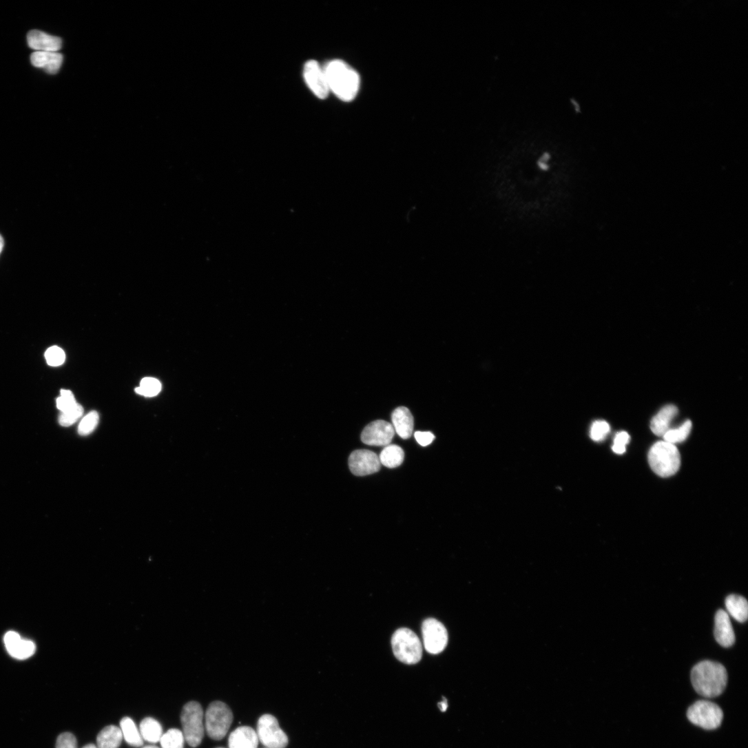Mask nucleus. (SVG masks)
<instances>
[{"instance_id":"22","label":"nucleus","mask_w":748,"mask_h":748,"mask_svg":"<svg viewBox=\"0 0 748 748\" xmlns=\"http://www.w3.org/2000/svg\"><path fill=\"white\" fill-rule=\"evenodd\" d=\"M120 729L123 738L132 747H140L143 745V738L135 722L129 717H124L120 722Z\"/></svg>"},{"instance_id":"10","label":"nucleus","mask_w":748,"mask_h":748,"mask_svg":"<svg viewBox=\"0 0 748 748\" xmlns=\"http://www.w3.org/2000/svg\"><path fill=\"white\" fill-rule=\"evenodd\" d=\"M395 435V430L391 423L378 420L365 427L361 439L368 446H387L393 441Z\"/></svg>"},{"instance_id":"3","label":"nucleus","mask_w":748,"mask_h":748,"mask_svg":"<svg viewBox=\"0 0 748 748\" xmlns=\"http://www.w3.org/2000/svg\"><path fill=\"white\" fill-rule=\"evenodd\" d=\"M649 462L652 470L659 476L667 477L675 475L680 468L681 457L674 444L659 441L649 453Z\"/></svg>"},{"instance_id":"6","label":"nucleus","mask_w":748,"mask_h":748,"mask_svg":"<svg viewBox=\"0 0 748 748\" xmlns=\"http://www.w3.org/2000/svg\"><path fill=\"white\" fill-rule=\"evenodd\" d=\"M233 713L225 703L215 701L209 705L205 714V729L209 738L222 740L227 734L232 721Z\"/></svg>"},{"instance_id":"24","label":"nucleus","mask_w":748,"mask_h":748,"mask_svg":"<svg viewBox=\"0 0 748 748\" xmlns=\"http://www.w3.org/2000/svg\"><path fill=\"white\" fill-rule=\"evenodd\" d=\"M405 453L404 450L397 445H388L382 452L380 459L381 464L390 468H397L404 462Z\"/></svg>"},{"instance_id":"30","label":"nucleus","mask_w":748,"mask_h":748,"mask_svg":"<svg viewBox=\"0 0 748 748\" xmlns=\"http://www.w3.org/2000/svg\"><path fill=\"white\" fill-rule=\"evenodd\" d=\"M45 358L48 364L52 366L62 365L65 360L64 351L56 346L49 348L45 352Z\"/></svg>"},{"instance_id":"8","label":"nucleus","mask_w":748,"mask_h":748,"mask_svg":"<svg viewBox=\"0 0 748 748\" xmlns=\"http://www.w3.org/2000/svg\"><path fill=\"white\" fill-rule=\"evenodd\" d=\"M259 740L267 748H286L289 738L280 727L278 719L271 714H264L258 723Z\"/></svg>"},{"instance_id":"13","label":"nucleus","mask_w":748,"mask_h":748,"mask_svg":"<svg viewBox=\"0 0 748 748\" xmlns=\"http://www.w3.org/2000/svg\"><path fill=\"white\" fill-rule=\"evenodd\" d=\"M714 636L716 642L725 648L731 647L735 643V634L729 616L723 610H718L716 614Z\"/></svg>"},{"instance_id":"35","label":"nucleus","mask_w":748,"mask_h":748,"mask_svg":"<svg viewBox=\"0 0 748 748\" xmlns=\"http://www.w3.org/2000/svg\"><path fill=\"white\" fill-rule=\"evenodd\" d=\"M417 441L422 446H427L435 440V435L430 432L417 431L415 433Z\"/></svg>"},{"instance_id":"16","label":"nucleus","mask_w":748,"mask_h":748,"mask_svg":"<svg viewBox=\"0 0 748 748\" xmlns=\"http://www.w3.org/2000/svg\"><path fill=\"white\" fill-rule=\"evenodd\" d=\"M8 651L12 656L18 659H26L35 652V645L32 642L23 641L16 632H9L5 638Z\"/></svg>"},{"instance_id":"37","label":"nucleus","mask_w":748,"mask_h":748,"mask_svg":"<svg viewBox=\"0 0 748 748\" xmlns=\"http://www.w3.org/2000/svg\"><path fill=\"white\" fill-rule=\"evenodd\" d=\"M439 709L441 711H446L448 708V703L446 700H444L439 705Z\"/></svg>"},{"instance_id":"18","label":"nucleus","mask_w":748,"mask_h":748,"mask_svg":"<svg viewBox=\"0 0 748 748\" xmlns=\"http://www.w3.org/2000/svg\"><path fill=\"white\" fill-rule=\"evenodd\" d=\"M393 427L398 435L408 439L411 437L414 429V418L406 407H399L392 415Z\"/></svg>"},{"instance_id":"1","label":"nucleus","mask_w":748,"mask_h":748,"mask_svg":"<svg viewBox=\"0 0 748 748\" xmlns=\"http://www.w3.org/2000/svg\"><path fill=\"white\" fill-rule=\"evenodd\" d=\"M691 680L698 694L711 698L720 696L725 689L727 673L721 664L706 661L692 669Z\"/></svg>"},{"instance_id":"28","label":"nucleus","mask_w":748,"mask_h":748,"mask_svg":"<svg viewBox=\"0 0 748 748\" xmlns=\"http://www.w3.org/2000/svg\"><path fill=\"white\" fill-rule=\"evenodd\" d=\"M98 420V414L96 411H92L87 414L79 426V435L86 436L92 433L97 426Z\"/></svg>"},{"instance_id":"27","label":"nucleus","mask_w":748,"mask_h":748,"mask_svg":"<svg viewBox=\"0 0 748 748\" xmlns=\"http://www.w3.org/2000/svg\"><path fill=\"white\" fill-rule=\"evenodd\" d=\"M162 390L161 383L154 378L147 377L142 380L141 386L136 389L137 394L146 397L157 396Z\"/></svg>"},{"instance_id":"36","label":"nucleus","mask_w":748,"mask_h":748,"mask_svg":"<svg viewBox=\"0 0 748 748\" xmlns=\"http://www.w3.org/2000/svg\"><path fill=\"white\" fill-rule=\"evenodd\" d=\"M550 159V155L548 154H544L539 161V166L543 170H547L548 169V162Z\"/></svg>"},{"instance_id":"7","label":"nucleus","mask_w":748,"mask_h":748,"mask_svg":"<svg viewBox=\"0 0 748 748\" xmlns=\"http://www.w3.org/2000/svg\"><path fill=\"white\" fill-rule=\"evenodd\" d=\"M687 718L695 725L713 730L721 725L723 712L718 705L712 702L698 700L688 709Z\"/></svg>"},{"instance_id":"32","label":"nucleus","mask_w":748,"mask_h":748,"mask_svg":"<svg viewBox=\"0 0 748 748\" xmlns=\"http://www.w3.org/2000/svg\"><path fill=\"white\" fill-rule=\"evenodd\" d=\"M77 404L73 393L70 391L61 390V396L56 400V406L62 413L67 412Z\"/></svg>"},{"instance_id":"17","label":"nucleus","mask_w":748,"mask_h":748,"mask_svg":"<svg viewBox=\"0 0 748 748\" xmlns=\"http://www.w3.org/2000/svg\"><path fill=\"white\" fill-rule=\"evenodd\" d=\"M32 64L38 68L44 70L47 73H58L63 62V56L54 52H34L32 54Z\"/></svg>"},{"instance_id":"5","label":"nucleus","mask_w":748,"mask_h":748,"mask_svg":"<svg viewBox=\"0 0 748 748\" xmlns=\"http://www.w3.org/2000/svg\"><path fill=\"white\" fill-rule=\"evenodd\" d=\"M203 709L196 701L187 703L181 713L183 734L187 742L193 747L200 745L205 734Z\"/></svg>"},{"instance_id":"33","label":"nucleus","mask_w":748,"mask_h":748,"mask_svg":"<svg viewBox=\"0 0 748 748\" xmlns=\"http://www.w3.org/2000/svg\"><path fill=\"white\" fill-rule=\"evenodd\" d=\"M630 441V436L627 432L618 433L614 439L612 450L619 455L626 452V446Z\"/></svg>"},{"instance_id":"11","label":"nucleus","mask_w":748,"mask_h":748,"mask_svg":"<svg viewBox=\"0 0 748 748\" xmlns=\"http://www.w3.org/2000/svg\"><path fill=\"white\" fill-rule=\"evenodd\" d=\"M381 465L378 455L368 450H355L349 458V468L356 476H364L377 472L381 469Z\"/></svg>"},{"instance_id":"19","label":"nucleus","mask_w":748,"mask_h":748,"mask_svg":"<svg viewBox=\"0 0 748 748\" xmlns=\"http://www.w3.org/2000/svg\"><path fill=\"white\" fill-rule=\"evenodd\" d=\"M678 408L673 405L664 407L652 419L651 429L657 436L663 437L669 430L672 420L678 414Z\"/></svg>"},{"instance_id":"20","label":"nucleus","mask_w":748,"mask_h":748,"mask_svg":"<svg viewBox=\"0 0 748 748\" xmlns=\"http://www.w3.org/2000/svg\"><path fill=\"white\" fill-rule=\"evenodd\" d=\"M725 607L728 613L737 621L743 623L748 617V603L745 598L731 594L725 599Z\"/></svg>"},{"instance_id":"25","label":"nucleus","mask_w":748,"mask_h":748,"mask_svg":"<svg viewBox=\"0 0 748 748\" xmlns=\"http://www.w3.org/2000/svg\"><path fill=\"white\" fill-rule=\"evenodd\" d=\"M692 428V422L687 421L677 429H669L663 436L664 441L674 445L683 442L689 437Z\"/></svg>"},{"instance_id":"43","label":"nucleus","mask_w":748,"mask_h":748,"mask_svg":"<svg viewBox=\"0 0 748 748\" xmlns=\"http://www.w3.org/2000/svg\"></svg>"},{"instance_id":"29","label":"nucleus","mask_w":748,"mask_h":748,"mask_svg":"<svg viewBox=\"0 0 748 748\" xmlns=\"http://www.w3.org/2000/svg\"><path fill=\"white\" fill-rule=\"evenodd\" d=\"M83 414V407L77 404L76 406L71 410L62 413L59 419V424L64 427L70 426L76 423L81 417Z\"/></svg>"},{"instance_id":"14","label":"nucleus","mask_w":748,"mask_h":748,"mask_svg":"<svg viewBox=\"0 0 748 748\" xmlns=\"http://www.w3.org/2000/svg\"><path fill=\"white\" fill-rule=\"evenodd\" d=\"M29 47L35 52H58L62 48V40L39 30L30 31L28 34Z\"/></svg>"},{"instance_id":"4","label":"nucleus","mask_w":748,"mask_h":748,"mask_svg":"<svg viewBox=\"0 0 748 748\" xmlns=\"http://www.w3.org/2000/svg\"><path fill=\"white\" fill-rule=\"evenodd\" d=\"M392 646L395 657L404 664L415 665L422 660V643L411 630H397L393 636Z\"/></svg>"},{"instance_id":"26","label":"nucleus","mask_w":748,"mask_h":748,"mask_svg":"<svg viewBox=\"0 0 748 748\" xmlns=\"http://www.w3.org/2000/svg\"><path fill=\"white\" fill-rule=\"evenodd\" d=\"M185 740L183 731L171 729L163 735L160 742L163 748H183Z\"/></svg>"},{"instance_id":"34","label":"nucleus","mask_w":748,"mask_h":748,"mask_svg":"<svg viewBox=\"0 0 748 748\" xmlns=\"http://www.w3.org/2000/svg\"><path fill=\"white\" fill-rule=\"evenodd\" d=\"M56 748H78L75 736L70 732L61 734L57 738Z\"/></svg>"},{"instance_id":"21","label":"nucleus","mask_w":748,"mask_h":748,"mask_svg":"<svg viewBox=\"0 0 748 748\" xmlns=\"http://www.w3.org/2000/svg\"><path fill=\"white\" fill-rule=\"evenodd\" d=\"M123 739L119 727L109 725L103 728L96 738L98 748H118Z\"/></svg>"},{"instance_id":"42","label":"nucleus","mask_w":748,"mask_h":748,"mask_svg":"<svg viewBox=\"0 0 748 748\" xmlns=\"http://www.w3.org/2000/svg\"><path fill=\"white\" fill-rule=\"evenodd\" d=\"M218 748H224V747H218Z\"/></svg>"},{"instance_id":"15","label":"nucleus","mask_w":748,"mask_h":748,"mask_svg":"<svg viewBox=\"0 0 748 748\" xmlns=\"http://www.w3.org/2000/svg\"><path fill=\"white\" fill-rule=\"evenodd\" d=\"M259 738L252 727L242 726L236 728L229 735V748H258Z\"/></svg>"},{"instance_id":"38","label":"nucleus","mask_w":748,"mask_h":748,"mask_svg":"<svg viewBox=\"0 0 748 748\" xmlns=\"http://www.w3.org/2000/svg\"><path fill=\"white\" fill-rule=\"evenodd\" d=\"M3 247H4V240H3V238L2 237V236L0 235V254H1V253L3 251Z\"/></svg>"},{"instance_id":"31","label":"nucleus","mask_w":748,"mask_h":748,"mask_svg":"<svg viewBox=\"0 0 748 748\" xmlns=\"http://www.w3.org/2000/svg\"><path fill=\"white\" fill-rule=\"evenodd\" d=\"M610 430V425L606 422L596 421L591 427L590 437L594 441H601L605 439Z\"/></svg>"},{"instance_id":"40","label":"nucleus","mask_w":748,"mask_h":748,"mask_svg":"<svg viewBox=\"0 0 748 748\" xmlns=\"http://www.w3.org/2000/svg\"><path fill=\"white\" fill-rule=\"evenodd\" d=\"M82 748H98V747H97V746H96L94 744H88V745H86L85 746H84Z\"/></svg>"},{"instance_id":"2","label":"nucleus","mask_w":748,"mask_h":748,"mask_svg":"<svg viewBox=\"0 0 748 748\" xmlns=\"http://www.w3.org/2000/svg\"><path fill=\"white\" fill-rule=\"evenodd\" d=\"M324 69L330 92L344 101H351L355 98L360 80L355 70L340 60L329 62Z\"/></svg>"},{"instance_id":"23","label":"nucleus","mask_w":748,"mask_h":748,"mask_svg":"<svg viewBox=\"0 0 748 748\" xmlns=\"http://www.w3.org/2000/svg\"><path fill=\"white\" fill-rule=\"evenodd\" d=\"M140 729L143 738L152 743L159 742L163 735L160 723L151 717L146 718L141 722Z\"/></svg>"},{"instance_id":"41","label":"nucleus","mask_w":748,"mask_h":748,"mask_svg":"<svg viewBox=\"0 0 748 748\" xmlns=\"http://www.w3.org/2000/svg\"><path fill=\"white\" fill-rule=\"evenodd\" d=\"M143 748H159V747H156V746H154V745H147V746H145Z\"/></svg>"},{"instance_id":"39","label":"nucleus","mask_w":748,"mask_h":748,"mask_svg":"<svg viewBox=\"0 0 748 748\" xmlns=\"http://www.w3.org/2000/svg\"><path fill=\"white\" fill-rule=\"evenodd\" d=\"M572 104L574 105V106L575 107L576 112H579L580 111V107L579 106L578 103L574 99L572 100Z\"/></svg>"},{"instance_id":"9","label":"nucleus","mask_w":748,"mask_h":748,"mask_svg":"<svg viewBox=\"0 0 748 748\" xmlns=\"http://www.w3.org/2000/svg\"><path fill=\"white\" fill-rule=\"evenodd\" d=\"M422 634L426 650L431 654L441 653L448 645L446 629L439 621L429 618L422 625Z\"/></svg>"},{"instance_id":"12","label":"nucleus","mask_w":748,"mask_h":748,"mask_svg":"<svg viewBox=\"0 0 748 748\" xmlns=\"http://www.w3.org/2000/svg\"><path fill=\"white\" fill-rule=\"evenodd\" d=\"M304 76L307 85L317 97L324 99L329 96L330 90L324 69L317 61H309L305 64Z\"/></svg>"}]
</instances>
